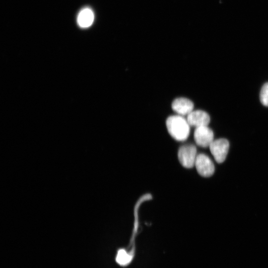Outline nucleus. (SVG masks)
<instances>
[{"instance_id": "f257e3e1", "label": "nucleus", "mask_w": 268, "mask_h": 268, "mask_svg": "<svg viewBox=\"0 0 268 268\" xmlns=\"http://www.w3.org/2000/svg\"><path fill=\"white\" fill-rule=\"evenodd\" d=\"M166 125L170 135L176 140L184 141L189 135L190 126L182 116H169L166 120Z\"/></svg>"}, {"instance_id": "f03ea898", "label": "nucleus", "mask_w": 268, "mask_h": 268, "mask_svg": "<svg viewBox=\"0 0 268 268\" xmlns=\"http://www.w3.org/2000/svg\"><path fill=\"white\" fill-rule=\"evenodd\" d=\"M197 154V148L193 144H186L182 146L178 151V158L180 163L184 167L190 168L195 166Z\"/></svg>"}, {"instance_id": "7ed1b4c3", "label": "nucleus", "mask_w": 268, "mask_h": 268, "mask_svg": "<svg viewBox=\"0 0 268 268\" xmlns=\"http://www.w3.org/2000/svg\"><path fill=\"white\" fill-rule=\"evenodd\" d=\"M209 147L215 161L221 163L226 158L229 148V142L225 138H219L214 140Z\"/></svg>"}, {"instance_id": "20e7f679", "label": "nucleus", "mask_w": 268, "mask_h": 268, "mask_svg": "<svg viewBox=\"0 0 268 268\" xmlns=\"http://www.w3.org/2000/svg\"><path fill=\"white\" fill-rule=\"evenodd\" d=\"M195 166L199 174L201 176L208 177L214 172V165L210 158L204 154L197 155Z\"/></svg>"}, {"instance_id": "39448f33", "label": "nucleus", "mask_w": 268, "mask_h": 268, "mask_svg": "<svg viewBox=\"0 0 268 268\" xmlns=\"http://www.w3.org/2000/svg\"><path fill=\"white\" fill-rule=\"evenodd\" d=\"M194 136L197 144L202 147H209L214 140L213 132L207 126L196 128Z\"/></svg>"}, {"instance_id": "423d86ee", "label": "nucleus", "mask_w": 268, "mask_h": 268, "mask_svg": "<svg viewBox=\"0 0 268 268\" xmlns=\"http://www.w3.org/2000/svg\"><path fill=\"white\" fill-rule=\"evenodd\" d=\"M186 119L190 126L195 128L208 126L210 121L209 115L201 110H193L187 115Z\"/></svg>"}, {"instance_id": "0eeeda50", "label": "nucleus", "mask_w": 268, "mask_h": 268, "mask_svg": "<svg viewBox=\"0 0 268 268\" xmlns=\"http://www.w3.org/2000/svg\"><path fill=\"white\" fill-rule=\"evenodd\" d=\"M173 110L181 116L188 115L194 110V103L190 99L179 97L174 100L171 105Z\"/></svg>"}, {"instance_id": "6e6552de", "label": "nucleus", "mask_w": 268, "mask_h": 268, "mask_svg": "<svg viewBox=\"0 0 268 268\" xmlns=\"http://www.w3.org/2000/svg\"><path fill=\"white\" fill-rule=\"evenodd\" d=\"M94 18V15L92 10L89 8H85L79 12L77 21L80 27L87 28L92 25Z\"/></svg>"}, {"instance_id": "1a4fd4ad", "label": "nucleus", "mask_w": 268, "mask_h": 268, "mask_svg": "<svg viewBox=\"0 0 268 268\" xmlns=\"http://www.w3.org/2000/svg\"><path fill=\"white\" fill-rule=\"evenodd\" d=\"M260 100L264 106L268 107V82L265 83L261 89Z\"/></svg>"}]
</instances>
